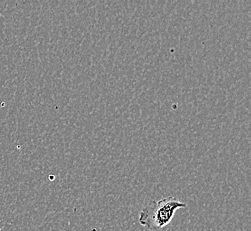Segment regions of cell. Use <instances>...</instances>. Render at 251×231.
<instances>
[{
    "label": "cell",
    "mask_w": 251,
    "mask_h": 231,
    "mask_svg": "<svg viewBox=\"0 0 251 231\" xmlns=\"http://www.w3.org/2000/svg\"><path fill=\"white\" fill-rule=\"evenodd\" d=\"M186 207V204L176 198H162L145 206L141 210L138 221L142 226L150 231H159L171 222L178 209Z\"/></svg>",
    "instance_id": "1"
}]
</instances>
